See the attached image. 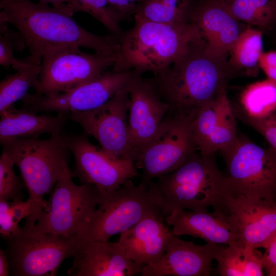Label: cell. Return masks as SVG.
<instances>
[{"label": "cell", "instance_id": "6da1fadb", "mask_svg": "<svg viewBox=\"0 0 276 276\" xmlns=\"http://www.w3.org/2000/svg\"><path fill=\"white\" fill-rule=\"evenodd\" d=\"M226 57L211 49L201 34L166 69L149 78L177 117L196 116L226 91L233 71Z\"/></svg>", "mask_w": 276, "mask_h": 276}, {"label": "cell", "instance_id": "7a4b0ae2", "mask_svg": "<svg viewBox=\"0 0 276 276\" xmlns=\"http://www.w3.org/2000/svg\"><path fill=\"white\" fill-rule=\"evenodd\" d=\"M0 22L14 26L24 38L28 62L40 65L47 48L74 45L95 52L115 55L119 48V36L99 35L89 32L73 18L78 12L70 7L57 8L43 0H0Z\"/></svg>", "mask_w": 276, "mask_h": 276}, {"label": "cell", "instance_id": "3957f363", "mask_svg": "<svg viewBox=\"0 0 276 276\" xmlns=\"http://www.w3.org/2000/svg\"><path fill=\"white\" fill-rule=\"evenodd\" d=\"M134 26L119 36L114 72L136 71L156 75L168 67L200 34L193 22L171 25L134 17Z\"/></svg>", "mask_w": 276, "mask_h": 276}, {"label": "cell", "instance_id": "277c9868", "mask_svg": "<svg viewBox=\"0 0 276 276\" xmlns=\"http://www.w3.org/2000/svg\"><path fill=\"white\" fill-rule=\"evenodd\" d=\"M147 181L164 216L177 209L204 212L218 208L228 192L225 174L214 155L203 156L196 151L173 172Z\"/></svg>", "mask_w": 276, "mask_h": 276}, {"label": "cell", "instance_id": "5b68a950", "mask_svg": "<svg viewBox=\"0 0 276 276\" xmlns=\"http://www.w3.org/2000/svg\"><path fill=\"white\" fill-rule=\"evenodd\" d=\"M19 169L32 204L23 228L32 230L45 208L43 197L51 191L67 165V136L20 139L1 144Z\"/></svg>", "mask_w": 276, "mask_h": 276}, {"label": "cell", "instance_id": "8992f818", "mask_svg": "<svg viewBox=\"0 0 276 276\" xmlns=\"http://www.w3.org/2000/svg\"><path fill=\"white\" fill-rule=\"evenodd\" d=\"M101 194L96 210L79 234V242L107 241L149 215H163L158 198L144 179L138 186L127 179L118 189Z\"/></svg>", "mask_w": 276, "mask_h": 276}, {"label": "cell", "instance_id": "52a82bcc", "mask_svg": "<svg viewBox=\"0 0 276 276\" xmlns=\"http://www.w3.org/2000/svg\"><path fill=\"white\" fill-rule=\"evenodd\" d=\"M116 56L87 53L74 45L49 47L42 55L38 84L34 94L55 95L94 80L113 66Z\"/></svg>", "mask_w": 276, "mask_h": 276}, {"label": "cell", "instance_id": "ba28073f", "mask_svg": "<svg viewBox=\"0 0 276 276\" xmlns=\"http://www.w3.org/2000/svg\"><path fill=\"white\" fill-rule=\"evenodd\" d=\"M226 166L225 181L232 195L276 202V151L262 147L239 136L235 146L222 154Z\"/></svg>", "mask_w": 276, "mask_h": 276}, {"label": "cell", "instance_id": "9c48e42d", "mask_svg": "<svg viewBox=\"0 0 276 276\" xmlns=\"http://www.w3.org/2000/svg\"><path fill=\"white\" fill-rule=\"evenodd\" d=\"M51 192L34 229L77 240L100 202V192L90 183L76 185L67 166Z\"/></svg>", "mask_w": 276, "mask_h": 276}, {"label": "cell", "instance_id": "30bf717a", "mask_svg": "<svg viewBox=\"0 0 276 276\" xmlns=\"http://www.w3.org/2000/svg\"><path fill=\"white\" fill-rule=\"evenodd\" d=\"M6 241L5 251L13 276H55L80 245L78 240L63 235L21 227Z\"/></svg>", "mask_w": 276, "mask_h": 276}, {"label": "cell", "instance_id": "8fae6325", "mask_svg": "<svg viewBox=\"0 0 276 276\" xmlns=\"http://www.w3.org/2000/svg\"><path fill=\"white\" fill-rule=\"evenodd\" d=\"M196 116L177 117L167 113L152 138L134 151V164L146 181L171 173L195 150L192 123Z\"/></svg>", "mask_w": 276, "mask_h": 276}, {"label": "cell", "instance_id": "7c38bea8", "mask_svg": "<svg viewBox=\"0 0 276 276\" xmlns=\"http://www.w3.org/2000/svg\"><path fill=\"white\" fill-rule=\"evenodd\" d=\"M129 96L127 86L101 106L93 110L73 112L69 118L93 136L102 150L114 160L135 163L130 143L128 119Z\"/></svg>", "mask_w": 276, "mask_h": 276}, {"label": "cell", "instance_id": "4fadbf2b", "mask_svg": "<svg viewBox=\"0 0 276 276\" xmlns=\"http://www.w3.org/2000/svg\"><path fill=\"white\" fill-rule=\"evenodd\" d=\"M138 75L136 71L106 72L101 76L66 92L53 96L28 94L22 100V108L38 112L70 114L97 108L105 104Z\"/></svg>", "mask_w": 276, "mask_h": 276}, {"label": "cell", "instance_id": "5bb4252c", "mask_svg": "<svg viewBox=\"0 0 276 276\" xmlns=\"http://www.w3.org/2000/svg\"><path fill=\"white\" fill-rule=\"evenodd\" d=\"M70 151L75 160L72 176L96 186L101 193L118 189L126 180L139 175L135 164L114 160L84 135L67 136Z\"/></svg>", "mask_w": 276, "mask_h": 276}, {"label": "cell", "instance_id": "9a60e30c", "mask_svg": "<svg viewBox=\"0 0 276 276\" xmlns=\"http://www.w3.org/2000/svg\"><path fill=\"white\" fill-rule=\"evenodd\" d=\"M217 208L235 222L242 245L264 248L276 234V202L227 192Z\"/></svg>", "mask_w": 276, "mask_h": 276}, {"label": "cell", "instance_id": "2e32d148", "mask_svg": "<svg viewBox=\"0 0 276 276\" xmlns=\"http://www.w3.org/2000/svg\"><path fill=\"white\" fill-rule=\"evenodd\" d=\"M129 96L128 127L134 152L155 134L169 110L149 79L138 75L127 85ZM135 154V153H134Z\"/></svg>", "mask_w": 276, "mask_h": 276}, {"label": "cell", "instance_id": "e0dca14e", "mask_svg": "<svg viewBox=\"0 0 276 276\" xmlns=\"http://www.w3.org/2000/svg\"><path fill=\"white\" fill-rule=\"evenodd\" d=\"M221 244L198 245L173 235L157 262L143 267L142 276H209Z\"/></svg>", "mask_w": 276, "mask_h": 276}, {"label": "cell", "instance_id": "ac0fdd59", "mask_svg": "<svg viewBox=\"0 0 276 276\" xmlns=\"http://www.w3.org/2000/svg\"><path fill=\"white\" fill-rule=\"evenodd\" d=\"M142 268L127 257L118 242L89 241L80 242L67 273L70 276H132L141 273Z\"/></svg>", "mask_w": 276, "mask_h": 276}, {"label": "cell", "instance_id": "d6986e66", "mask_svg": "<svg viewBox=\"0 0 276 276\" xmlns=\"http://www.w3.org/2000/svg\"><path fill=\"white\" fill-rule=\"evenodd\" d=\"M214 210L210 213L174 210L165 216V220L177 236L189 235L201 238L206 243L224 245L240 244L234 220L221 209Z\"/></svg>", "mask_w": 276, "mask_h": 276}, {"label": "cell", "instance_id": "ffe728a7", "mask_svg": "<svg viewBox=\"0 0 276 276\" xmlns=\"http://www.w3.org/2000/svg\"><path fill=\"white\" fill-rule=\"evenodd\" d=\"M160 213L149 215L120 234L118 243L127 257L144 267L159 261L173 236Z\"/></svg>", "mask_w": 276, "mask_h": 276}, {"label": "cell", "instance_id": "44dd1931", "mask_svg": "<svg viewBox=\"0 0 276 276\" xmlns=\"http://www.w3.org/2000/svg\"><path fill=\"white\" fill-rule=\"evenodd\" d=\"M190 20L209 48L225 57L243 31L240 21L220 0H200L194 4Z\"/></svg>", "mask_w": 276, "mask_h": 276}, {"label": "cell", "instance_id": "7402d4cb", "mask_svg": "<svg viewBox=\"0 0 276 276\" xmlns=\"http://www.w3.org/2000/svg\"><path fill=\"white\" fill-rule=\"evenodd\" d=\"M67 114H38L12 106L0 113L1 144L20 139L37 138L43 134L51 136L60 134Z\"/></svg>", "mask_w": 276, "mask_h": 276}, {"label": "cell", "instance_id": "603a6c76", "mask_svg": "<svg viewBox=\"0 0 276 276\" xmlns=\"http://www.w3.org/2000/svg\"><path fill=\"white\" fill-rule=\"evenodd\" d=\"M257 249L240 244L222 245L215 261L221 276H263L262 254Z\"/></svg>", "mask_w": 276, "mask_h": 276}, {"label": "cell", "instance_id": "cb8c5ba5", "mask_svg": "<svg viewBox=\"0 0 276 276\" xmlns=\"http://www.w3.org/2000/svg\"><path fill=\"white\" fill-rule=\"evenodd\" d=\"M192 0H145L134 17L178 25L191 22Z\"/></svg>", "mask_w": 276, "mask_h": 276}, {"label": "cell", "instance_id": "d4e9b609", "mask_svg": "<svg viewBox=\"0 0 276 276\" xmlns=\"http://www.w3.org/2000/svg\"><path fill=\"white\" fill-rule=\"evenodd\" d=\"M239 103V105L235 106L255 119L276 111V82L267 78L248 85L241 93Z\"/></svg>", "mask_w": 276, "mask_h": 276}, {"label": "cell", "instance_id": "484cf974", "mask_svg": "<svg viewBox=\"0 0 276 276\" xmlns=\"http://www.w3.org/2000/svg\"><path fill=\"white\" fill-rule=\"evenodd\" d=\"M14 73L6 75L0 82V113L22 100L28 90L36 88L40 74V65L28 62Z\"/></svg>", "mask_w": 276, "mask_h": 276}, {"label": "cell", "instance_id": "4316f807", "mask_svg": "<svg viewBox=\"0 0 276 276\" xmlns=\"http://www.w3.org/2000/svg\"><path fill=\"white\" fill-rule=\"evenodd\" d=\"M239 21L269 30L276 24V0H220Z\"/></svg>", "mask_w": 276, "mask_h": 276}, {"label": "cell", "instance_id": "83f0119b", "mask_svg": "<svg viewBox=\"0 0 276 276\" xmlns=\"http://www.w3.org/2000/svg\"><path fill=\"white\" fill-rule=\"evenodd\" d=\"M263 52L262 31L248 27L241 33L229 51L232 65L245 70L248 75H256Z\"/></svg>", "mask_w": 276, "mask_h": 276}, {"label": "cell", "instance_id": "f1b7e54d", "mask_svg": "<svg viewBox=\"0 0 276 276\" xmlns=\"http://www.w3.org/2000/svg\"><path fill=\"white\" fill-rule=\"evenodd\" d=\"M229 103L225 91L204 106L196 114L192 123V136L197 152L206 143Z\"/></svg>", "mask_w": 276, "mask_h": 276}, {"label": "cell", "instance_id": "f546056e", "mask_svg": "<svg viewBox=\"0 0 276 276\" xmlns=\"http://www.w3.org/2000/svg\"><path fill=\"white\" fill-rule=\"evenodd\" d=\"M235 118L230 102L206 143L198 152L203 156H211L217 151L223 154L233 148L239 139Z\"/></svg>", "mask_w": 276, "mask_h": 276}, {"label": "cell", "instance_id": "4dcf8cb0", "mask_svg": "<svg viewBox=\"0 0 276 276\" xmlns=\"http://www.w3.org/2000/svg\"><path fill=\"white\" fill-rule=\"evenodd\" d=\"M12 155L2 150L0 157V200H21L22 185L14 169Z\"/></svg>", "mask_w": 276, "mask_h": 276}, {"label": "cell", "instance_id": "1f68e13d", "mask_svg": "<svg viewBox=\"0 0 276 276\" xmlns=\"http://www.w3.org/2000/svg\"><path fill=\"white\" fill-rule=\"evenodd\" d=\"M26 47V41L18 31L8 28L0 32V65L5 69L14 70L25 65V59L18 60L14 57L15 51L22 52Z\"/></svg>", "mask_w": 276, "mask_h": 276}, {"label": "cell", "instance_id": "d6a6232c", "mask_svg": "<svg viewBox=\"0 0 276 276\" xmlns=\"http://www.w3.org/2000/svg\"><path fill=\"white\" fill-rule=\"evenodd\" d=\"M87 13L101 22L112 34L120 36L123 31L121 21L108 0H78Z\"/></svg>", "mask_w": 276, "mask_h": 276}, {"label": "cell", "instance_id": "836d02e7", "mask_svg": "<svg viewBox=\"0 0 276 276\" xmlns=\"http://www.w3.org/2000/svg\"><path fill=\"white\" fill-rule=\"evenodd\" d=\"M231 106L235 117L259 133L276 151V111L262 118L255 119L247 116L232 104Z\"/></svg>", "mask_w": 276, "mask_h": 276}, {"label": "cell", "instance_id": "e575fe53", "mask_svg": "<svg viewBox=\"0 0 276 276\" xmlns=\"http://www.w3.org/2000/svg\"><path fill=\"white\" fill-rule=\"evenodd\" d=\"M21 228L18 223L12 216L9 208V202L0 200V234L5 240L9 239L13 235L17 233Z\"/></svg>", "mask_w": 276, "mask_h": 276}, {"label": "cell", "instance_id": "d590c367", "mask_svg": "<svg viewBox=\"0 0 276 276\" xmlns=\"http://www.w3.org/2000/svg\"><path fill=\"white\" fill-rule=\"evenodd\" d=\"M145 0H108L121 21L135 16Z\"/></svg>", "mask_w": 276, "mask_h": 276}, {"label": "cell", "instance_id": "8d00e7d4", "mask_svg": "<svg viewBox=\"0 0 276 276\" xmlns=\"http://www.w3.org/2000/svg\"><path fill=\"white\" fill-rule=\"evenodd\" d=\"M261 259L264 270L269 276H276V234L264 248Z\"/></svg>", "mask_w": 276, "mask_h": 276}, {"label": "cell", "instance_id": "74e56055", "mask_svg": "<svg viewBox=\"0 0 276 276\" xmlns=\"http://www.w3.org/2000/svg\"><path fill=\"white\" fill-rule=\"evenodd\" d=\"M259 67L267 78L276 82V51L263 52L260 58Z\"/></svg>", "mask_w": 276, "mask_h": 276}, {"label": "cell", "instance_id": "f35d334b", "mask_svg": "<svg viewBox=\"0 0 276 276\" xmlns=\"http://www.w3.org/2000/svg\"><path fill=\"white\" fill-rule=\"evenodd\" d=\"M10 212L15 220L19 222L23 219H27L31 214L32 204L28 199L26 201H12L9 202Z\"/></svg>", "mask_w": 276, "mask_h": 276}, {"label": "cell", "instance_id": "ab89813d", "mask_svg": "<svg viewBox=\"0 0 276 276\" xmlns=\"http://www.w3.org/2000/svg\"><path fill=\"white\" fill-rule=\"evenodd\" d=\"M57 8L70 7L75 9L78 12H83L84 10L78 0H43Z\"/></svg>", "mask_w": 276, "mask_h": 276}, {"label": "cell", "instance_id": "60d3db41", "mask_svg": "<svg viewBox=\"0 0 276 276\" xmlns=\"http://www.w3.org/2000/svg\"><path fill=\"white\" fill-rule=\"evenodd\" d=\"M10 274V265L5 251L0 250V276H8Z\"/></svg>", "mask_w": 276, "mask_h": 276}]
</instances>
